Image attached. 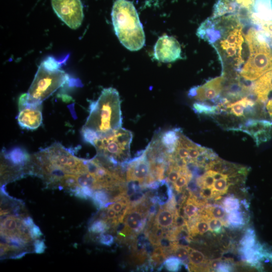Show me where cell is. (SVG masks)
Listing matches in <instances>:
<instances>
[{"instance_id":"d6a6232c","label":"cell","mask_w":272,"mask_h":272,"mask_svg":"<svg viewBox=\"0 0 272 272\" xmlns=\"http://www.w3.org/2000/svg\"><path fill=\"white\" fill-rule=\"evenodd\" d=\"M234 269L233 266L229 260H222L217 271L228 272L232 271Z\"/></svg>"},{"instance_id":"4fadbf2b","label":"cell","mask_w":272,"mask_h":272,"mask_svg":"<svg viewBox=\"0 0 272 272\" xmlns=\"http://www.w3.org/2000/svg\"><path fill=\"white\" fill-rule=\"evenodd\" d=\"M123 219L124 228L122 234L128 235L132 232L138 234L140 233L145 226L147 222L146 213L144 210L137 208L131 209L129 206Z\"/></svg>"},{"instance_id":"7402d4cb","label":"cell","mask_w":272,"mask_h":272,"mask_svg":"<svg viewBox=\"0 0 272 272\" xmlns=\"http://www.w3.org/2000/svg\"><path fill=\"white\" fill-rule=\"evenodd\" d=\"M171 253L183 262L189 258L190 247L177 244L174 241L170 249Z\"/></svg>"},{"instance_id":"2e32d148","label":"cell","mask_w":272,"mask_h":272,"mask_svg":"<svg viewBox=\"0 0 272 272\" xmlns=\"http://www.w3.org/2000/svg\"><path fill=\"white\" fill-rule=\"evenodd\" d=\"M204 203L197 200L196 197L190 193V196L185 203L183 207L184 216L188 219H192L197 216L202 211L201 207L204 206Z\"/></svg>"},{"instance_id":"836d02e7","label":"cell","mask_w":272,"mask_h":272,"mask_svg":"<svg viewBox=\"0 0 272 272\" xmlns=\"http://www.w3.org/2000/svg\"><path fill=\"white\" fill-rule=\"evenodd\" d=\"M199 192L200 196L203 198L210 199L215 197L214 189L213 188H201Z\"/></svg>"},{"instance_id":"5bb4252c","label":"cell","mask_w":272,"mask_h":272,"mask_svg":"<svg viewBox=\"0 0 272 272\" xmlns=\"http://www.w3.org/2000/svg\"><path fill=\"white\" fill-rule=\"evenodd\" d=\"M30 155L25 149L16 147L9 151L3 149L1 153V158L4 159L11 165L25 169L30 160Z\"/></svg>"},{"instance_id":"30bf717a","label":"cell","mask_w":272,"mask_h":272,"mask_svg":"<svg viewBox=\"0 0 272 272\" xmlns=\"http://www.w3.org/2000/svg\"><path fill=\"white\" fill-rule=\"evenodd\" d=\"M225 77H216L207 81L201 86L193 87L188 92V96L199 102L212 101L217 104L221 97L220 95L224 89Z\"/></svg>"},{"instance_id":"5b68a950","label":"cell","mask_w":272,"mask_h":272,"mask_svg":"<svg viewBox=\"0 0 272 272\" xmlns=\"http://www.w3.org/2000/svg\"><path fill=\"white\" fill-rule=\"evenodd\" d=\"M131 131L120 127L95 137L91 145L97 155L104 157L115 165H121L130 159Z\"/></svg>"},{"instance_id":"484cf974","label":"cell","mask_w":272,"mask_h":272,"mask_svg":"<svg viewBox=\"0 0 272 272\" xmlns=\"http://www.w3.org/2000/svg\"><path fill=\"white\" fill-rule=\"evenodd\" d=\"M222 203L227 213L233 211L238 210L240 209V206L239 199L233 196L226 197L223 200Z\"/></svg>"},{"instance_id":"d590c367","label":"cell","mask_w":272,"mask_h":272,"mask_svg":"<svg viewBox=\"0 0 272 272\" xmlns=\"http://www.w3.org/2000/svg\"><path fill=\"white\" fill-rule=\"evenodd\" d=\"M29 229L31 235L33 239H37L42 236V233L41 232L39 228L35 224Z\"/></svg>"},{"instance_id":"7a4b0ae2","label":"cell","mask_w":272,"mask_h":272,"mask_svg":"<svg viewBox=\"0 0 272 272\" xmlns=\"http://www.w3.org/2000/svg\"><path fill=\"white\" fill-rule=\"evenodd\" d=\"M90 112L81 130L83 138L91 144L98 135L121 127L120 100L118 91L104 89L97 100L91 102Z\"/></svg>"},{"instance_id":"3957f363","label":"cell","mask_w":272,"mask_h":272,"mask_svg":"<svg viewBox=\"0 0 272 272\" xmlns=\"http://www.w3.org/2000/svg\"><path fill=\"white\" fill-rule=\"evenodd\" d=\"M111 19L115 34L125 48L137 51L144 46L143 27L132 2L116 0L112 9Z\"/></svg>"},{"instance_id":"9c48e42d","label":"cell","mask_w":272,"mask_h":272,"mask_svg":"<svg viewBox=\"0 0 272 272\" xmlns=\"http://www.w3.org/2000/svg\"><path fill=\"white\" fill-rule=\"evenodd\" d=\"M19 113L17 120L23 128L34 130L42 122V104L27 102L26 93L22 94L18 101Z\"/></svg>"},{"instance_id":"f1b7e54d","label":"cell","mask_w":272,"mask_h":272,"mask_svg":"<svg viewBox=\"0 0 272 272\" xmlns=\"http://www.w3.org/2000/svg\"><path fill=\"white\" fill-rule=\"evenodd\" d=\"M208 222L209 226V230L216 234L221 233L223 230V221L217 218L208 217Z\"/></svg>"},{"instance_id":"83f0119b","label":"cell","mask_w":272,"mask_h":272,"mask_svg":"<svg viewBox=\"0 0 272 272\" xmlns=\"http://www.w3.org/2000/svg\"><path fill=\"white\" fill-rule=\"evenodd\" d=\"M182 262L177 257L172 256L166 259L163 263V266L169 271H178L180 270Z\"/></svg>"},{"instance_id":"ba28073f","label":"cell","mask_w":272,"mask_h":272,"mask_svg":"<svg viewBox=\"0 0 272 272\" xmlns=\"http://www.w3.org/2000/svg\"><path fill=\"white\" fill-rule=\"evenodd\" d=\"M121 166L126 170L127 181L135 182L144 186L148 183L150 163L145 150L139 152L135 157Z\"/></svg>"},{"instance_id":"277c9868","label":"cell","mask_w":272,"mask_h":272,"mask_svg":"<svg viewBox=\"0 0 272 272\" xmlns=\"http://www.w3.org/2000/svg\"><path fill=\"white\" fill-rule=\"evenodd\" d=\"M244 38L249 54L240 74L246 81L251 82L272 70V51L265 37L254 28H250Z\"/></svg>"},{"instance_id":"8992f818","label":"cell","mask_w":272,"mask_h":272,"mask_svg":"<svg viewBox=\"0 0 272 272\" xmlns=\"http://www.w3.org/2000/svg\"><path fill=\"white\" fill-rule=\"evenodd\" d=\"M70 80L64 71L60 69H50L41 62L26 93L27 102L42 104L43 101L60 87L69 83Z\"/></svg>"},{"instance_id":"d6986e66","label":"cell","mask_w":272,"mask_h":272,"mask_svg":"<svg viewBox=\"0 0 272 272\" xmlns=\"http://www.w3.org/2000/svg\"><path fill=\"white\" fill-rule=\"evenodd\" d=\"M204 215L208 217L217 218L223 221V225L227 227L228 224L226 221L223 220L226 216V211L224 207L219 205L206 206L205 208Z\"/></svg>"},{"instance_id":"e0dca14e","label":"cell","mask_w":272,"mask_h":272,"mask_svg":"<svg viewBox=\"0 0 272 272\" xmlns=\"http://www.w3.org/2000/svg\"><path fill=\"white\" fill-rule=\"evenodd\" d=\"M188 260L192 269H201V267L204 270V266L206 270H209L206 266L209 267L208 264H207L206 257L200 251L190 248Z\"/></svg>"},{"instance_id":"4dcf8cb0","label":"cell","mask_w":272,"mask_h":272,"mask_svg":"<svg viewBox=\"0 0 272 272\" xmlns=\"http://www.w3.org/2000/svg\"><path fill=\"white\" fill-rule=\"evenodd\" d=\"M270 129L260 130L252 135L257 146L270 139Z\"/></svg>"},{"instance_id":"d4e9b609","label":"cell","mask_w":272,"mask_h":272,"mask_svg":"<svg viewBox=\"0 0 272 272\" xmlns=\"http://www.w3.org/2000/svg\"><path fill=\"white\" fill-rule=\"evenodd\" d=\"M108 228L107 222L103 219H100L91 223L89 227V231L91 233L102 234Z\"/></svg>"},{"instance_id":"8fae6325","label":"cell","mask_w":272,"mask_h":272,"mask_svg":"<svg viewBox=\"0 0 272 272\" xmlns=\"http://www.w3.org/2000/svg\"><path fill=\"white\" fill-rule=\"evenodd\" d=\"M181 49L173 37L164 35L159 38L154 46L155 58L163 62H173L181 58Z\"/></svg>"},{"instance_id":"ffe728a7","label":"cell","mask_w":272,"mask_h":272,"mask_svg":"<svg viewBox=\"0 0 272 272\" xmlns=\"http://www.w3.org/2000/svg\"><path fill=\"white\" fill-rule=\"evenodd\" d=\"M192 109L197 113L209 115L219 114L220 112L218 105H210L204 102L198 101L194 103Z\"/></svg>"},{"instance_id":"44dd1931","label":"cell","mask_w":272,"mask_h":272,"mask_svg":"<svg viewBox=\"0 0 272 272\" xmlns=\"http://www.w3.org/2000/svg\"><path fill=\"white\" fill-rule=\"evenodd\" d=\"M226 219L228 226L233 228H240L245 223L243 214L238 210L229 213Z\"/></svg>"},{"instance_id":"603a6c76","label":"cell","mask_w":272,"mask_h":272,"mask_svg":"<svg viewBox=\"0 0 272 272\" xmlns=\"http://www.w3.org/2000/svg\"><path fill=\"white\" fill-rule=\"evenodd\" d=\"M95 205L99 209L104 208L109 202V196L106 190L103 189L96 190L92 197Z\"/></svg>"},{"instance_id":"7c38bea8","label":"cell","mask_w":272,"mask_h":272,"mask_svg":"<svg viewBox=\"0 0 272 272\" xmlns=\"http://www.w3.org/2000/svg\"><path fill=\"white\" fill-rule=\"evenodd\" d=\"M256 0H218L214 7L213 17L235 14L245 19L247 14Z\"/></svg>"},{"instance_id":"4316f807","label":"cell","mask_w":272,"mask_h":272,"mask_svg":"<svg viewBox=\"0 0 272 272\" xmlns=\"http://www.w3.org/2000/svg\"><path fill=\"white\" fill-rule=\"evenodd\" d=\"M164 231L156 225L153 227L149 235V239L153 245L159 246L161 240L163 238Z\"/></svg>"},{"instance_id":"cb8c5ba5","label":"cell","mask_w":272,"mask_h":272,"mask_svg":"<svg viewBox=\"0 0 272 272\" xmlns=\"http://www.w3.org/2000/svg\"><path fill=\"white\" fill-rule=\"evenodd\" d=\"M240 244L241 248H250L254 246L256 243V238L253 229H248L241 238Z\"/></svg>"},{"instance_id":"1f68e13d","label":"cell","mask_w":272,"mask_h":272,"mask_svg":"<svg viewBox=\"0 0 272 272\" xmlns=\"http://www.w3.org/2000/svg\"><path fill=\"white\" fill-rule=\"evenodd\" d=\"M114 238L109 234H101L99 238V242L101 244L110 246L114 243Z\"/></svg>"},{"instance_id":"e575fe53","label":"cell","mask_w":272,"mask_h":272,"mask_svg":"<svg viewBox=\"0 0 272 272\" xmlns=\"http://www.w3.org/2000/svg\"><path fill=\"white\" fill-rule=\"evenodd\" d=\"M33 245L35 252L38 254L43 253L46 248L44 242L38 239H35Z\"/></svg>"},{"instance_id":"52a82bcc","label":"cell","mask_w":272,"mask_h":272,"mask_svg":"<svg viewBox=\"0 0 272 272\" xmlns=\"http://www.w3.org/2000/svg\"><path fill=\"white\" fill-rule=\"evenodd\" d=\"M53 10L58 17L72 29H77L84 18L81 0H51Z\"/></svg>"},{"instance_id":"f546056e","label":"cell","mask_w":272,"mask_h":272,"mask_svg":"<svg viewBox=\"0 0 272 272\" xmlns=\"http://www.w3.org/2000/svg\"><path fill=\"white\" fill-rule=\"evenodd\" d=\"M228 178H221L215 181L213 188L218 192L220 195L225 193L228 188Z\"/></svg>"},{"instance_id":"6da1fadb","label":"cell","mask_w":272,"mask_h":272,"mask_svg":"<svg viewBox=\"0 0 272 272\" xmlns=\"http://www.w3.org/2000/svg\"><path fill=\"white\" fill-rule=\"evenodd\" d=\"M241 20L235 14L211 17L202 22L196 35L216 50L222 66V75L240 71L244 62L242 56L244 41Z\"/></svg>"},{"instance_id":"9a60e30c","label":"cell","mask_w":272,"mask_h":272,"mask_svg":"<svg viewBox=\"0 0 272 272\" xmlns=\"http://www.w3.org/2000/svg\"><path fill=\"white\" fill-rule=\"evenodd\" d=\"M176 211L173 210L166 206L159 209L156 217V224L164 228H172L174 226Z\"/></svg>"},{"instance_id":"ac0fdd59","label":"cell","mask_w":272,"mask_h":272,"mask_svg":"<svg viewBox=\"0 0 272 272\" xmlns=\"http://www.w3.org/2000/svg\"><path fill=\"white\" fill-rule=\"evenodd\" d=\"M240 251L243 260L251 265L256 264L261 257V254L257 248V244L250 248H240Z\"/></svg>"}]
</instances>
